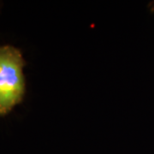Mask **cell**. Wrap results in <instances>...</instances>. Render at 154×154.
Returning a JSON list of instances; mask_svg holds the SVG:
<instances>
[{
    "label": "cell",
    "mask_w": 154,
    "mask_h": 154,
    "mask_svg": "<svg viewBox=\"0 0 154 154\" xmlns=\"http://www.w3.org/2000/svg\"><path fill=\"white\" fill-rule=\"evenodd\" d=\"M1 7H2V2H0V10H1Z\"/></svg>",
    "instance_id": "obj_2"
},
{
    "label": "cell",
    "mask_w": 154,
    "mask_h": 154,
    "mask_svg": "<svg viewBox=\"0 0 154 154\" xmlns=\"http://www.w3.org/2000/svg\"><path fill=\"white\" fill-rule=\"evenodd\" d=\"M26 64L19 48L12 45H0V116L9 115L24 100Z\"/></svg>",
    "instance_id": "obj_1"
}]
</instances>
